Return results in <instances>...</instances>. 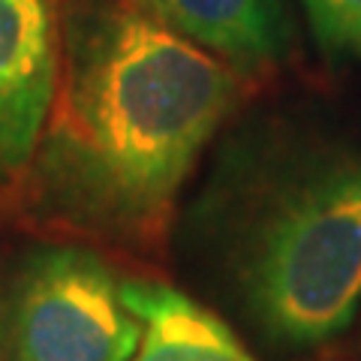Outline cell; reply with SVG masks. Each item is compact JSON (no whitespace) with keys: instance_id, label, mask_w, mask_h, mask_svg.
<instances>
[{"instance_id":"obj_1","label":"cell","mask_w":361,"mask_h":361,"mask_svg":"<svg viewBox=\"0 0 361 361\" xmlns=\"http://www.w3.org/2000/svg\"><path fill=\"white\" fill-rule=\"evenodd\" d=\"M235 78L211 51L130 6L90 18L51 118V166L118 220H151L175 199L220 127Z\"/></svg>"},{"instance_id":"obj_2","label":"cell","mask_w":361,"mask_h":361,"mask_svg":"<svg viewBox=\"0 0 361 361\" xmlns=\"http://www.w3.org/2000/svg\"><path fill=\"white\" fill-rule=\"evenodd\" d=\"M250 286L268 329L289 343L346 329L361 298V151L316 166L271 205Z\"/></svg>"},{"instance_id":"obj_3","label":"cell","mask_w":361,"mask_h":361,"mask_svg":"<svg viewBox=\"0 0 361 361\" xmlns=\"http://www.w3.org/2000/svg\"><path fill=\"white\" fill-rule=\"evenodd\" d=\"M139 334L111 271L75 247L27 259L0 304L4 361H130Z\"/></svg>"},{"instance_id":"obj_4","label":"cell","mask_w":361,"mask_h":361,"mask_svg":"<svg viewBox=\"0 0 361 361\" xmlns=\"http://www.w3.org/2000/svg\"><path fill=\"white\" fill-rule=\"evenodd\" d=\"M58 82V39L42 0H0V187L30 163Z\"/></svg>"},{"instance_id":"obj_5","label":"cell","mask_w":361,"mask_h":361,"mask_svg":"<svg viewBox=\"0 0 361 361\" xmlns=\"http://www.w3.org/2000/svg\"><path fill=\"white\" fill-rule=\"evenodd\" d=\"M121 298L142 331L130 361H256L220 316L175 286L127 280Z\"/></svg>"},{"instance_id":"obj_6","label":"cell","mask_w":361,"mask_h":361,"mask_svg":"<svg viewBox=\"0 0 361 361\" xmlns=\"http://www.w3.org/2000/svg\"><path fill=\"white\" fill-rule=\"evenodd\" d=\"M178 37L220 58L259 66L274 61L286 45L280 0H139Z\"/></svg>"},{"instance_id":"obj_7","label":"cell","mask_w":361,"mask_h":361,"mask_svg":"<svg viewBox=\"0 0 361 361\" xmlns=\"http://www.w3.org/2000/svg\"><path fill=\"white\" fill-rule=\"evenodd\" d=\"M322 49L361 58V0H301Z\"/></svg>"}]
</instances>
